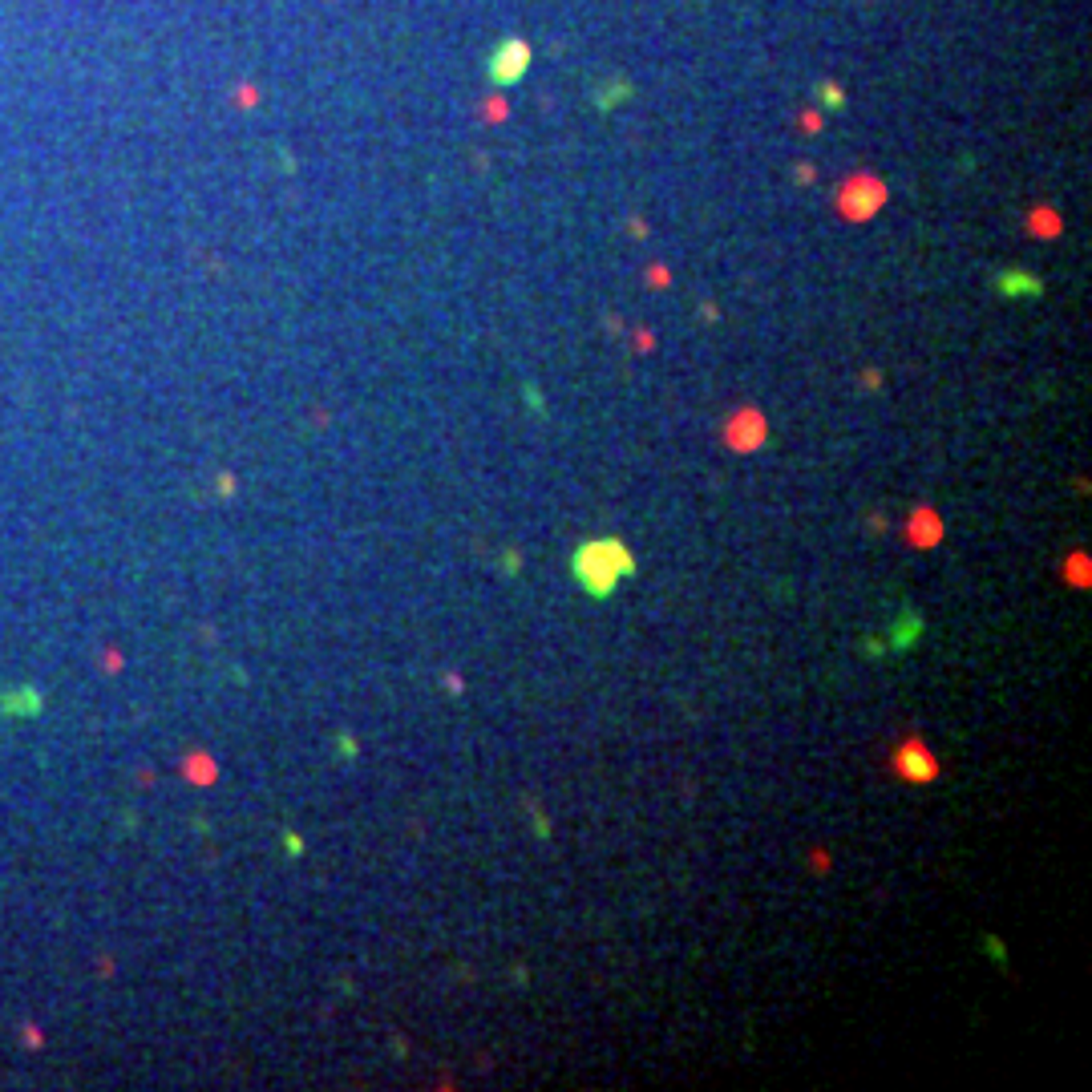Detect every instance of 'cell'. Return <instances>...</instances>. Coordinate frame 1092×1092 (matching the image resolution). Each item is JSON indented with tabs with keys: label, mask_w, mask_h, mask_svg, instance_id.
<instances>
[{
	"label": "cell",
	"mask_w": 1092,
	"mask_h": 1092,
	"mask_svg": "<svg viewBox=\"0 0 1092 1092\" xmlns=\"http://www.w3.org/2000/svg\"><path fill=\"white\" fill-rule=\"evenodd\" d=\"M623 574H631V555H627L623 542L599 538V542L579 546V555H574V579L583 583L587 595H599V599L611 595Z\"/></svg>",
	"instance_id": "cell-1"
}]
</instances>
